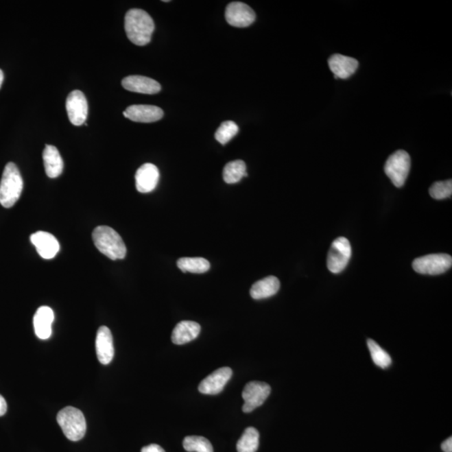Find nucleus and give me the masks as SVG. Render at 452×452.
I'll return each instance as SVG.
<instances>
[{
  "mask_svg": "<svg viewBox=\"0 0 452 452\" xmlns=\"http://www.w3.org/2000/svg\"><path fill=\"white\" fill-rule=\"evenodd\" d=\"M97 356L102 364H109L114 357L113 337L111 331L106 326H100L97 333L96 339Z\"/></svg>",
  "mask_w": 452,
  "mask_h": 452,
  "instance_id": "15",
  "label": "nucleus"
},
{
  "mask_svg": "<svg viewBox=\"0 0 452 452\" xmlns=\"http://www.w3.org/2000/svg\"><path fill=\"white\" fill-rule=\"evenodd\" d=\"M67 112L71 123L75 126H82L86 123L88 115V104L85 95L81 91L75 90L68 95Z\"/></svg>",
  "mask_w": 452,
  "mask_h": 452,
  "instance_id": "9",
  "label": "nucleus"
},
{
  "mask_svg": "<svg viewBox=\"0 0 452 452\" xmlns=\"http://www.w3.org/2000/svg\"><path fill=\"white\" fill-rule=\"evenodd\" d=\"M442 449L444 452H452V438L447 439L442 444Z\"/></svg>",
  "mask_w": 452,
  "mask_h": 452,
  "instance_id": "30",
  "label": "nucleus"
},
{
  "mask_svg": "<svg viewBox=\"0 0 452 452\" xmlns=\"http://www.w3.org/2000/svg\"><path fill=\"white\" fill-rule=\"evenodd\" d=\"M93 239L95 246L109 259H123L127 254V248L120 235L112 228L98 226L93 230Z\"/></svg>",
  "mask_w": 452,
  "mask_h": 452,
  "instance_id": "2",
  "label": "nucleus"
},
{
  "mask_svg": "<svg viewBox=\"0 0 452 452\" xmlns=\"http://www.w3.org/2000/svg\"><path fill=\"white\" fill-rule=\"evenodd\" d=\"M54 318V311L51 307L43 306L38 309L34 317V328L40 340H48L51 336V325Z\"/></svg>",
  "mask_w": 452,
  "mask_h": 452,
  "instance_id": "18",
  "label": "nucleus"
},
{
  "mask_svg": "<svg viewBox=\"0 0 452 452\" xmlns=\"http://www.w3.org/2000/svg\"><path fill=\"white\" fill-rule=\"evenodd\" d=\"M259 432L254 427L246 428L237 442L238 452H256L259 447Z\"/></svg>",
  "mask_w": 452,
  "mask_h": 452,
  "instance_id": "24",
  "label": "nucleus"
},
{
  "mask_svg": "<svg viewBox=\"0 0 452 452\" xmlns=\"http://www.w3.org/2000/svg\"><path fill=\"white\" fill-rule=\"evenodd\" d=\"M30 241L36 246L37 252L44 259L50 260L54 258L60 250V244L54 235L45 233V231H37L30 237Z\"/></svg>",
  "mask_w": 452,
  "mask_h": 452,
  "instance_id": "14",
  "label": "nucleus"
},
{
  "mask_svg": "<svg viewBox=\"0 0 452 452\" xmlns=\"http://www.w3.org/2000/svg\"><path fill=\"white\" fill-rule=\"evenodd\" d=\"M178 267L183 272L202 274L211 268L210 262L202 257H183L177 261Z\"/></svg>",
  "mask_w": 452,
  "mask_h": 452,
  "instance_id": "22",
  "label": "nucleus"
},
{
  "mask_svg": "<svg viewBox=\"0 0 452 452\" xmlns=\"http://www.w3.org/2000/svg\"><path fill=\"white\" fill-rule=\"evenodd\" d=\"M154 22L143 10L132 9L125 16V32L132 43L139 47L149 44L154 30Z\"/></svg>",
  "mask_w": 452,
  "mask_h": 452,
  "instance_id": "1",
  "label": "nucleus"
},
{
  "mask_svg": "<svg viewBox=\"0 0 452 452\" xmlns=\"http://www.w3.org/2000/svg\"><path fill=\"white\" fill-rule=\"evenodd\" d=\"M246 176H248L246 165L242 160L228 163L223 170V178L226 184H237Z\"/></svg>",
  "mask_w": 452,
  "mask_h": 452,
  "instance_id": "23",
  "label": "nucleus"
},
{
  "mask_svg": "<svg viewBox=\"0 0 452 452\" xmlns=\"http://www.w3.org/2000/svg\"><path fill=\"white\" fill-rule=\"evenodd\" d=\"M410 169V157L407 152L398 150L391 154L385 165V172L397 188L404 186Z\"/></svg>",
  "mask_w": 452,
  "mask_h": 452,
  "instance_id": "5",
  "label": "nucleus"
},
{
  "mask_svg": "<svg viewBox=\"0 0 452 452\" xmlns=\"http://www.w3.org/2000/svg\"><path fill=\"white\" fill-rule=\"evenodd\" d=\"M45 173L49 178L59 177L63 172L64 163L58 150L52 145H47L43 151Z\"/></svg>",
  "mask_w": 452,
  "mask_h": 452,
  "instance_id": "20",
  "label": "nucleus"
},
{
  "mask_svg": "<svg viewBox=\"0 0 452 452\" xmlns=\"http://www.w3.org/2000/svg\"><path fill=\"white\" fill-rule=\"evenodd\" d=\"M183 446L189 452H214L210 440L203 436H187L184 440Z\"/></svg>",
  "mask_w": 452,
  "mask_h": 452,
  "instance_id": "26",
  "label": "nucleus"
},
{
  "mask_svg": "<svg viewBox=\"0 0 452 452\" xmlns=\"http://www.w3.org/2000/svg\"><path fill=\"white\" fill-rule=\"evenodd\" d=\"M24 182L18 167L14 163H8L0 182V204L3 207L11 208L21 195Z\"/></svg>",
  "mask_w": 452,
  "mask_h": 452,
  "instance_id": "3",
  "label": "nucleus"
},
{
  "mask_svg": "<svg viewBox=\"0 0 452 452\" xmlns=\"http://www.w3.org/2000/svg\"><path fill=\"white\" fill-rule=\"evenodd\" d=\"M352 254L350 242L345 237L337 238L330 248L326 265L334 274H337L346 268Z\"/></svg>",
  "mask_w": 452,
  "mask_h": 452,
  "instance_id": "7",
  "label": "nucleus"
},
{
  "mask_svg": "<svg viewBox=\"0 0 452 452\" xmlns=\"http://www.w3.org/2000/svg\"><path fill=\"white\" fill-rule=\"evenodd\" d=\"M56 420L64 435L71 442H78L84 438L86 423L84 415L79 409L67 406L60 410Z\"/></svg>",
  "mask_w": 452,
  "mask_h": 452,
  "instance_id": "4",
  "label": "nucleus"
},
{
  "mask_svg": "<svg viewBox=\"0 0 452 452\" xmlns=\"http://www.w3.org/2000/svg\"><path fill=\"white\" fill-rule=\"evenodd\" d=\"M226 20L234 27H248L256 21V14L246 3L233 2L226 7Z\"/></svg>",
  "mask_w": 452,
  "mask_h": 452,
  "instance_id": "10",
  "label": "nucleus"
},
{
  "mask_svg": "<svg viewBox=\"0 0 452 452\" xmlns=\"http://www.w3.org/2000/svg\"><path fill=\"white\" fill-rule=\"evenodd\" d=\"M7 412V403L2 396H0V416L5 415Z\"/></svg>",
  "mask_w": 452,
  "mask_h": 452,
  "instance_id": "31",
  "label": "nucleus"
},
{
  "mask_svg": "<svg viewBox=\"0 0 452 452\" xmlns=\"http://www.w3.org/2000/svg\"><path fill=\"white\" fill-rule=\"evenodd\" d=\"M280 282L276 276H267L258 281L250 288V294L253 299L261 300L272 297L280 289Z\"/></svg>",
  "mask_w": 452,
  "mask_h": 452,
  "instance_id": "21",
  "label": "nucleus"
},
{
  "mask_svg": "<svg viewBox=\"0 0 452 452\" xmlns=\"http://www.w3.org/2000/svg\"><path fill=\"white\" fill-rule=\"evenodd\" d=\"M271 394V386L268 383L261 381L249 382L245 386L242 392V398L245 403L243 405V412L250 413L259 407L267 400Z\"/></svg>",
  "mask_w": 452,
  "mask_h": 452,
  "instance_id": "8",
  "label": "nucleus"
},
{
  "mask_svg": "<svg viewBox=\"0 0 452 452\" xmlns=\"http://www.w3.org/2000/svg\"><path fill=\"white\" fill-rule=\"evenodd\" d=\"M329 66L334 74V78L348 79L358 69L359 62L352 57L335 54L330 57Z\"/></svg>",
  "mask_w": 452,
  "mask_h": 452,
  "instance_id": "17",
  "label": "nucleus"
},
{
  "mask_svg": "<svg viewBox=\"0 0 452 452\" xmlns=\"http://www.w3.org/2000/svg\"><path fill=\"white\" fill-rule=\"evenodd\" d=\"M233 372L229 367H222L213 372L200 383L199 391L204 394H218L225 388L233 377Z\"/></svg>",
  "mask_w": 452,
  "mask_h": 452,
  "instance_id": "11",
  "label": "nucleus"
},
{
  "mask_svg": "<svg viewBox=\"0 0 452 452\" xmlns=\"http://www.w3.org/2000/svg\"><path fill=\"white\" fill-rule=\"evenodd\" d=\"M3 79H5V78H3V72L1 69H0V88H1Z\"/></svg>",
  "mask_w": 452,
  "mask_h": 452,
  "instance_id": "32",
  "label": "nucleus"
},
{
  "mask_svg": "<svg viewBox=\"0 0 452 452\" xmlns=\"http://www.w3.org/2000/svg\"><path fill=\"white\" fill-rule=\"evenodd\" d=\"M201 326L193 321H182L174 328L172 341L174 344L183 345L195 340L200 335Z\"/></svg>",
  "mask_w": 452,
  "mask_h": 452,
  "instance_id": "19",
  "label": "nucleus"
},
{
  "mask_svg": "<svg viewBox=\"0 0 452 452\" xmlns=\"http://www.w3.org/2000/svg\"><path fill=\"white\" fill-rule=\"evenodd\" d=\"M159 180V171L153 163H144L136 170V189L140 193H146L154 191Z\"/></svg>",
  "mask_w": 452,
  "mask_h": 452,
  "instance_id": "13",
  "label": "nucleus"
},
{
  "mask_svg": "<svg viewBox=\"0 0 452 452\" xmlns=\"http://www.w3.org/2000/svg\"><path fill=\"white\" fill-rule=\"evenodd\" d=\"M123 115L136 123H150L162 119L163 111L156 106L132 105L125 110Z\"/></svg>",
  "mask_w": 452,
  "mask_h": 452,
  "instance_id": "12",
  "label": "nucleus"
},
{
  "mask_svg": "<svg viewBox=\"0 0 452 452\" xmlns=\"http://www.w3.org/2000/svg\"><path fill=\"white\" fill-rule=\"evenodd\" d=\"M123 88L129 92L153 95L161 91V86L155 80L143 75H129L121 81Z\"/></svg>",
  "mask_w": 452,
  "mask_h": 452,
  "instance_id": "16",
  "label": "nucleus"
},
{
  "mask_svg": "<svg viewBox=\"0 0 452 452\" xmlns=\"http://www.w3.org/2000/svg\"><path fill=\"white\" fill-rule=\"evenodd\" d=\"M367 344L371 353L372 359H373L376 366L382 368L390 367L391 363H392V359H391L389 353L379 346L373 340H368Z\"/></svg>",
  "mask_w": 452,
  "mask_h": 452,
  "instance_id": "25",
  "label": "nucleus"
},
{
  "mask_svg": "<svg viewBox=\"0 0 452 452\" xmlns=\"http://www.w3.org/2000/svg\"><path fill=\"white\" fill-rule=\"evenodd\" d=\"M141 452H165L160 446L152 444V445L144 447Z\"/></svg>",
  "mask_w": 452,
  "mask_h": 452,
  "instance_id": "29",
  "label": "nucleus"
},
{
  "mask_svg": "<svg viewBox=\"0 0 452 452\" xmlns=\"http://www.w3.org/2000/svg\"><path fill=\"white\" fill-rule=\"evenodd\" d=\"M452 257L447 254H431L416 258L412 267L416 272L423 275H440L451 269Z\"/></svg>",
  "mask_w": 452,
  "mask_h": 452,
  "instance_id": "6",
  "label": "nucleus"
},
{
  "mask_svg": "<svg viewBox=\"0 0 452 452\" xmlns=\"http://www.w3.org/2000/svg\"><path fill=\"white\" fill-rule=\"evenodd\" d=\"M430 195L433 199L444 200L452 195V180L439 181L433 184L430 188Z\"/></svg>",
  "mask_w": 452,
  "mask_h": 452,
  "instance_id": "28",
  "label": "nucleus"
},
{
  "mask_svg": "<svg viewBox=\"0 0 452 452\" xmlns=\"http://www.w3.org/2000/svg\"><path fill=\"white\" fill-rule=\"evenodd\" d=\"M238 132L239 127L234 121H224L215 132V139L219 143H222V145H225V144L229 143L238 134Z\"/></svg>",
  "mask_w": 452,
  "mask_h": 452,
  "instance_id": "27",
  "label": "nucleus"
}]
</instances>
